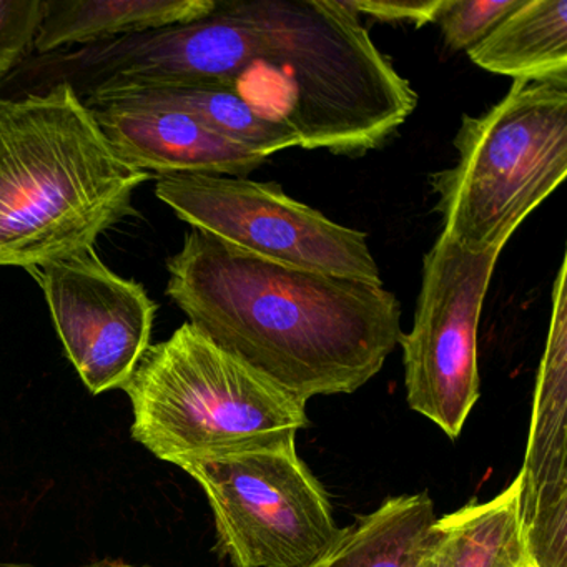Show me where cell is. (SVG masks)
I'll use <instances>...</instances> for the list:
<instances>
[{
	"label": "cell",
	"mask_w": 567,
	"mask_h": 567,
	"mask_svg": "<svg viewBox=\"0 0 567 567\" xmlns=\"http://www.w3.org/2000/svg\"><path fill=\"white\" fill-rule=\"evenodd\" d=\"M523 0H444L436 22L451 51L480 44Z\"/></svg>",
	"instance_id": "2e32d148"
},
{
	"label": "cell",
	"mask_w": 567,
	"mask_h": 567,
	"mask_svg": "<svg viewBox=\"0 0 567 567\" xmlns=\"http://www.w3.org/2000/svg\"><path fill=\"white\" fill-rule=\"evenodd\" d=\"M89 109L118 157L152 177H245L268 161L174 109L154 105Z\"/></svg>",
	"instance_id": "30bf717a"
},
{
	"label": "cell",
	"mask_w": 567,
	"mask_h": 567,
	"mask_svg": "<svg viewBox=\"0 0 567 567\" xmlns=\"http://www.w3.org/2000/svg\"><path fill=\"white\" fill-rule=\"evenodd\" d=\"M167 270L188 323L303 403L360 390L403 337L383 284L265 260L195 228Z\"/></svg>",
	"instance_id": "6da1fadb"
},
{
	"label": "cell",
	"mask_w": 567,
	"mask_h": 567,
	"mask_svg": "<svg viewBox=\"0 0 567 567\" xmlns=\"http://www.w3.org/2000/svg\"><path fill=\"white\" fill-rule=\"evenodd\" d=\"M217 0H44L39 55L208 18Z\"/></svg>",
	"instance_id": "8fae6325"
},
{
	"label": "cell",
	"mask_w": 567,
	"mask_h": 567,
	"mask_svg": "<svg viewBox=\"0 0 567 567\" xmlns=\"http://www.w3.org/2000/svg\"><path fill=\"white\" fill-rule=\"evenodd\" d=\"M89 567H135L131 564L122 563V560H105V563L92 564Z\"/></svg>",
	"instance_id": "ffe728a7"
},
{
	"label": "cell",
	"mask_w": 567,
	"mask_h": 567,
	"mask_svg": "<svg viewBox=\"0 0 567 567\" xmlns=\"http://www.w3.org/2000/svg\"><path fill=\"white\" fill-rule=\"evenodd\" d=\"M437 520V519H436ZM436 526V524H434ZM414 567H437L436 560V527H433V534H431L430 544H427L426 550L423 556L417 560Z\"/></svg>",
	"instance_id": "d6986e66"
},
{
	"label": "cell",
	"mask_w": 567,
	"mask_h": 567,
	"mask_svg": "<svg viewBox=\"0 0 567 567\" xmlns=\"http://www.w3.org/2000/svg\"><path fill=\"white\" fill-rule=\"evenodd\" d=\"M467 58L514 81L567 84V0H523Z\"/></svg>",
	"instance_id": "7c38bea8"
},
{
	"label": "cell",
	"mask_w": 567,
	"mask_h": 567,
	"mask_svg": "<svg viewBox=\"0 0 567 567\" xmlns=\"http://www.w3.org/2000/svg\"><path fill=\"white\" fill-rule=\"evenodd\" d=\"M567 260L553 287L549 331L537 371L519 481V519L529 567H567Z\"/></svg>",
	"instance_id": "9c48e42d"
},
{
	"label": "cell",
	"mask_w": 567,
	"mask_h": 567,
	"mask_svg": "<svg viewBox=\"0 0 567 567\" xmlns=\"http://www.w3.org/2000/svg\"><path fill=\"white\" fill-rule=\"evenodd\" d=\"M65 354L91 393L124 388L151 347L157 305L94 250L32 270Z\"/></svg>",
	"instance_id": "ba28073f"
},
{
	"label": "cell",
	"mask_w": 567,
	"mask_h": 567,
	"mask_svg": "<svg viewBox=\"0 0 567 567\" xmlns=\"http://www.w3.org/2000/svg\"><path fill=\"white\" fill-rule=\"evenodd\" d=\"M155 195L195 230L255 257L383 284L368 235L288 197L278 184L225 175L158 178Z\"/></svg>",
	"instance_id": "8992f818"
},
{
	"label": "cell",
	"mask_w": 567,
	"mask_h": 567,
	"mask_svg": "<svg viewBox=\"0 0 567 567\" xmlns=\"http://www.w3.org/2000/svg\"><path fill=\"white\" fill-rule=\"evenodd\" d=\"M436 519L427 493L390 497L341 529L337 543L310 567H414Z\"/></svg>",
	"instance_id": "5bb4252c"
},
{
	"label": "cell",
	"mask_w": 567,
	"mask_h": 567,
	"mask_svg": "<svg viewBox=\"0 0 567 567\" xmlns=\"http://www.w3.org/2000/svg\"><path fill=\"white\" fill-rule=\"evenodd\" d=\"M122 390L134 411L132 437L178 467L291 443L308 424L307 403L188 321L148 347Z\"/></svg>",
	"instance_id": "3957f363"
},
{
	"label": "cell",
	"mask_w": 567,
	"mask_h": 567,
	"mask_svg": "<svg viewBox=\"0 0 567 567\" xmlns=\"http://www.w3.org/2000/svg\"><path fill=\"white\" fill-rule=\"evenodd\" d=\"M87 107L101 105H154L174 109L217 132L221 137L270 158L277 152L300 147V138L287 125L268 121L230 89L214 84L162 85L122 89L85 99Z\"/></svg>",
	"instance_id": "4fadbf2b"
},
{
	"label": "cell",
	"mask_w": 567,
	"mask_h": 567,
	"mask_svg": "<svg viewBox=\"0 0 567 567\" xmlns=\"http://www.w3.org/2000/svg\"><path fill=\"white\" fill-rule=\"evenodd\" d=\"M0 567H32L29 564L0 563Z\"/></svg>",
	"instance_id": "44dd1931"
},
{
	"label": "cell",
	"mask_w": 567,
	"mask_h": 567,
	"mask_svg": "<svg viewBox=\"0 0 567 567\" xmlns=\"http://www.w3.org/2000/svg\"><path fill=\"white\" fill-rule=\"evenodd\" d=\"M152 178L118 157L71 85L0 97V267L94 250Z\"/></svg>",
	"instance_id": "7a4b0ae2"
},
{
	"label": "cell",
	"mask_w": 567,
	"mask_h": 567,
	"mask_svg": "<svg viewBox=\"0 0 567 567\" xmlns=\"http://www.w3.org/2000/svg\"><path fill=\"white\" fill-rule=\"evenodd\" d=\"M182 470L207 494L218 547L235 567H310L340 537L330 499L295 441Z\"/></svg>",
	"instance_id": "5b68a950"
},
{
	"label": "cell",
	"mask_w": 567,
	"mask_h": 567,
	"mask_svg": "<svg viewBox=\"0 0 567 567\" xmlns=\"http://www.w3.org/2000/svg\"><path fill=\"white\" fill-rule=\"evenodd\" d=\"M524 567H529V566H524Z\"/></svg>",
	"instance_id": "7402d4cb"
},
{
	"label": "cell",
	"mask_w": 567,
	"mask_h": 567,
	"mask_svg": "<svg viewBox=\"0 0 567 567\" xmlns=\"http://www.w3.org/2000/svg\"><path fill=\"white\" fill-rule=\"evenodd\" d=\"M437 567H524L519 481L486 503H470L436 520Z\"/></svg>",
	"instance_id": "9a60e30c"
},
{
	"label": "cell",
	"mask_w": 567,
	"mask_h": 567,
	"mask_svg": "<svg viewBox=\"0 0 567 567\" xmlns=\"http://www.w3.org/2000/svg\"><path fill=\"white\" fill-rule=\"evenodd\" d=\"M501 251H471L441 231L423 258L413 328L400 340L408 406L451 440L480 400L477 327Z\"/></svg>",
	"instance_id": "52a82bcc"
},
{
	"label": "cell",
	"mask_w": 567,
	"mask_h": 567,
	"mask_svg": "<svg viewBox=\"0 0 567 567\" xmlns=\"http://www.w3.org/2000/svg\"><path fill=\"white\" fill-rule=\"evenodd\" d=\"M42 18L44 0H0V81L28 61Z\"/></svg>",
	"instance_id": "e0dca14e"
},
{
	"label": "cell",
	"mask_w": 567,
	"mask_h": 567,
	"mask_svg": "<svg viewBox=\"0 0 567 567\" xmlns=\"http://www.w3.org/2000/svg\"><path fill=\"white\" fill-rule=\"evenodd\" d=\"M357 14L384 22H410L416 28L436 22L444 0L430 2H386V0H348Z\"/></svg>",
	"instance_id": "ac0fdd59"
},
{
	"label": "cell",
	"mask_w": 567,
	"mask_h": 567,
	"mask_svg": "<svg viewBox=\"0 0 567 567\" xmlns=\"http://www.w3.org/2000/svg\"><path fill=\"white\" fill-rule=\"evenodd\" d=\"M454 167L431 175L443 234L504 248L567 175V84L514 81L480 117L463 115Z\"/></svg>",
	"instance_id": "277c9868"
}]
</instances>
